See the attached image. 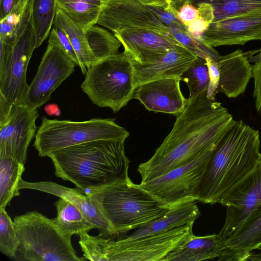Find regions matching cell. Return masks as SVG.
Here are the masks:
<instances>
[{"label": "cell", "instance_id": "7c38bea8", "mask_svg": "<svg viewBox=\"0 0 261 261\" xmlns=\"http://www.w3.org/2000/svg\"><path fill=\"white\" fill-rule=\"evenodd\" d=\"M35 48L31 15L27 25L15 42L6 72L0 79V94L14 105L22 104L28 92L27 70Z\"/></svg>", "mask_w": 261, "mask_h": 261}, {"label": "cell", "instance_id": "ffe728a7", "mask_svg": "<svg viewBox=\"0 0 261 261\" xmlns=\"http://www.w3.org/2000/svg\"><path fill=\"white\" fill-rule=\"evenodd\" d=\"M219 78L217 93L228 98H236L243 93L252 77V66L248 56L241 49L222 56L216 60Z\"/></svg>", "mask_w": 261, "mask_h": 261}, {"label": "cell", "instance_id": "83f0119b", "mask_svg": "<svg viewBox=\"0 0 261 261\" xmlns=\"http://www.w3.org/2000/svg\"><path fill=\"white\" fill-rule=\"evenodd\" d=\"M198 3L210 6L212 22L261 9V0H189L193 6Z\"/></svg>", "mask_w": 261, "mask_h": 261}, {"label": "cell", "instance_id": "4316f807", "mask_svg": "<svg viewBox=\"0 0 261 261\" xmlns=\"http://www.w3.org/2000/svg\"><path fill=\"white\" fill-rule=\"evenodd\" d=\"M31 15L36 48L48 37L54 23L56 0H31Z\"/></svg>", "mask_w": 261, "mask_h": 261}, {"label": "cell", "instance_id": "f1b7e54d", "mask_svg": "<svg viewBox=\"0 0 261 261\" xmlns=\"http://www.w3.org/2000/svg\"><path fill=\"white\" fill-rule=\"evenodd\" d=\"M85 33L97 61L118 54L121 43L113 33L96 24Z\"/></svg>", "mask_w": 261, "mask_h": 261}, {"label": "cell", "instance_id": "f546056e", "mask_svg": "<svg viewBox=\"0 0 261 261\" xmlns=\"http://www.w3.org/2000/svg\"><path fill=\"white\" fill-rule=\"evenodd\" d=\"M57 7L85 32L97 24L101 8L100 6L86 2L57 4Z\"/></svg>", "mask_w": 261, "mask_h": 261}, {"label": "cell", "instance_id": "603a6c76", "mask_svg": "<svg viewBox=\"0 0 261 261\" xmlns=\"http://www.w3.org/2000/svg\"><path fill=\"white\" fill-rule=\"evenodd\" d=\"M200 215V212L196 201L186 203L171 208L163 216L124 238L136 239L166 231L189 222H195Z\"/></svg>", "mask_w": 261, "mask_h": 261}, {"label": "cell", "instance_id": "6da1fadb", "mask_svg": "<svg viewBox=\"0 0 261 261\" xmlns=\"http://www.w3.org/2000/svg\"><path fill=\"white\" fill-rule=\"evenodd\" d=\"M184 111L152 157L140 164L142 182L162 175L216 147L235 120L227 110L202 94L188 98Z\"/></svg>", "mask_w": 261, "mask_h": 261}, {"label": "cell", "instance_id": "7bdbcfd3", "mask_svg": "<svg viewBox=\"0 0 261 261\" xmlns=\"http://www.w3.org/2000/svg\"><path fill=\"white\" fill-rule=\"evenodd\" d=\"M188 4H189V0H171L170 5L178 12L182 6Z\"/></svg>", "mask_w": 261, "mask_h": 261}, {"label": "cell", "instance_id": "277c9868", "mask_svg": "<svg viewBox=\"0 0 261 261\" xmlns=\"http://www.w3.org/2000/svg\"><path fill=\"white\" fill-rule=\"evenodd\" d=\"M194 222L155 234L114 240L85 232L79 244L86 260L93 261H161L193 233Z\"/></svg>", "mask_w": 261, "mask_h": 261}, {"label": "cell", "instance_id": "b9f144b4", "mask_svg": "<svg viewBox=\"0 0 261 261\" xmlns=\"http://www.w3.org/2000/svg\"><path fill=\"white\" fill-rule=\"evenodd\" d=\"M44 110L46 113L50 116H59L61 115V111L58 105L56 103H49L46 105Z\"/></svg>", "mask_w": 261, "mask_h": 261}, {"label": "cell", "instance_id": "836d02e7", "mask_svg": "<svg viewBox=\"0 0 261 261\" xmlns=\"http://www.w3.org/2000/svg\"><path fill=\"white\" fill-rule=\"evenodd\" d=\"M48 43L58 46L80 67V62L66 34L54 25L48 36Z\"/></svg>", "mask_w": 261, "mask_h": 261}, {"label": "cell", "instance_id": "52a82bcc", "mask_svg": "<svg viewBox=\"0 0 261 261\" xmlns=\"http://www.w3.org/2000/svg\"><path fill=\"white\" fill-rule=\"evenodd\" d=\"M14 227L19 241L18 252L29 261H83L71 239L64 236L52 219L33 211L14 217Z\"/></svg>", "mask_w": 261, "mask_h": 261}, {"label": "cell", "instance_id": "bcb514c9", "mask_svg": "<svg viewBox=\"0 0 261 261\" xmlns=\"http://www.w3.org/2000/svg\"><path fill=\"white\" fill-rule=\"evenodd\" d=\"M255 52H258L259 53L258 55V57H261V47L257 50L255 51Z\"/></svg>", "mask_w": 261, "mask_h": 261}, {"label": "cell", "instance_id": "484cf974", "mask_svg": "<svg viewBox=\"0 0 261 261\" xmlns=\"http://www.w3.org/2000/svg\"><path fill=\"white\" fill-rule=\"evenodd\" d=\"M24 171V164L9 156H0V208H5L13 197L19 196Z\"/></svg>", "mask_w": 261, "mask_h": 261}, {"label": "cell", "instance_id": "ab89813d", "mask_svg": "<svg viewBox=\"0 0 261 261\" xmlns=\"http://www.w3.org/2000/svg\"><path fill=\"white\" fill-rule=\"evenodd\" d=\"M14 106L0 94V124L9 117Z\"/></svg>", "mask_w": 261, "mask_h": 261}, {"label": "cell", "instance_id": "f35d334b", "mask_svg": "<svg viewBox=\"0 0 261 261\" xmlns=\"http://www.w3.org/2000/svg\"><path fill=\"white\" fill-rule=\"evenodd\" d=\"M208 26L207 22L202 17L199 16L191 21L187 26V29L191 35L199 40L202 34Z\"/></svg>", "mask_w": 261, "mask_h": 261}, {"label": "cell", "instance_id": "4dcf8cb0", "mask_svg": "<svg viewBox=\"0 0 261 261\" xmlns=\"http://www.w3.org/2000/svg\"><path fill=\"white\" fill-rule=\"evenodd\" d=\"M180 80L185 82L188 87L189 98L202 94H207L210 76L205 60L198 57L182 74Z\"/></svg>", "mask_w": 261, "mask_h": 261}, {"label": "cell", "instance_id": "8fae6325", "mask_svg": "<svg viewBox=\"0 0 261 261\" xmlns=\"http://www.w3.org/2000/svg\"><path fill=\"white\" fill-rule=\"evenodd\" d=\"M226 219L218 234L225 242L261 205V154L253 170L221 200Z\"/></svg>", "mask_w": 261, "mask_h": 261}, {"label": "cell", "instance_id": "f6af8a7d", "mask_svg": "<svg viewBox=\"0 0 261 261\" xmlns=\"http://www.w3.org/2000/svg\"><path fill=\"white\" fill-rule=\"evenodd\" d=\"M257 249L261 251V245L257 248ZM261 260V252L254 253L250 252L245 259V261H260Z\"/></svg>", "mask_w": 261, "mask_h": 261}, {"label": "cell", "instance_id": "7dc6e473", "mask_svg": "<svg viewBox=\"0 0 261 261\" xmlns=\"http://www.w3.org/2000/svg\"><path fill=\"white\" fill-rule=\"evenodd\" d=\"M167 2L170 4L171 0H166Z\"/></svg>", "mask_w": 261, "mask_h": 261}, {"label": "cell", "instance_id": "d6986e66", "mask_svg": "<svg viewBox=\"0 0 261 261\" xmlns=\"http://www.w3.org/2000/svg\"><path fill=\"white\" fill-rule=\"evenodd\" d=\"M196 54L184 46H177L155 61L145 64L134 63L135 86L151 81L169 78L180 79L197 59Z\"/></svg>", "mask_w": 261, "mask_h": 261}, {"label": "cell", "instance_id": "8992f818", "mask_svg": "<svg viewBox=\"0 0 261 261\" xmlns=\"http://www.w3.org/2000/svg\"><path fill=\"white\" fill-rule=\"evenodd\" d=\"M81 87L94 104L117 112L133 99L134 62L124 52L98 60L87 68Z\"/></svg>", "mask_w": 261, "mask_h": 261}, {"label": "cell", "instance_id": "5b68a950", "mask_svg": "<svg viewBox=\"0 0 261 261\" xmlns=\"http://www.w3.org/2000/svg\"><path fill=\"white\" fill-rule=\"evenodd\" d=\"M116 235L138 229L163 216L171 208L135 184L130 178L86 191Z\"/></svg>", "mask_w": 261, "mask_h": 261}, {"label": "cell", "instance_id": "e0dca14e", "mask_svg": "<svg viewBox=\"0 0 261 261\" xmlns=\"http://www.w3.org/2000/svg\"><path fill=\"white\" fill-rule=\"evenodd\" d=\"M180 81L169 78L141 84L136 87L133 98L149 111L177 116L184 111L188 100L181 91Z\"/></svg>", "mask_w": 261, "mask_h": 261}, {"label": "cell", "instance_id": "1f68e13d", "mask_svg": "<svg viewBox=\"0 0 261 261\" xmlns=\"http://www.w3.org/2000/svg\"><path fill=\"white\" fill-rule=\"evenodd\" d=\"M168 29L177 41L198 57L205 59L206 58L212 59L216 56L217 51L213 47L193 38L188 32L187 27L179 20L169 26Z\"/></svg>", "mask_w": 261, "mask_h": 261}, {"label": "cell", "instance_id": "d590c367", "mask_svg": "<svg viewBox=\"0 0 261 261\" xmlns=\"http://www.w3.org/2000/svg\"><path fill=\"white\" fill-rule=\"evenodd\" d=\"M252 77L254 79L253 96L255 107L258 112L261 111V57L252 65Z\"/></svg>", "mask_w": 261, "mask_h": 261}, {"label": "cell", "instance_id": "3957f363", "mask_svg": "<svg viewBox=\"0 0 261 261\" xmlns=\"http://www.w3.org/2000/svg\"><path fill=\"white\" fill-rule=\"evenodd\" d=\"M123 140H98L56 150L48 156L55 174L85 191L129 178Z\"/></svg>", "mask_w": 261, "mask_h": 261}, {"label": "cell", "instance_id": "7402d4cb", "mask_svg": "<svg viewBox=\"0 0 261 261\" xmlns=\"http://www.w3.org/2000/svg\"><path fill=\"white\" fill-rule=\"evenodd\" d=\"M224 241L218 234L196 236L194 234L163 261H200L219 257L225 249Z\"/></svg>", "mask_w": 261, "mask_h": 261}, {"label": "cell", "instance_id": "8d00e7d4", "mask_svg": "<svg viewBox=\"0 0 261 261\" xmlns=\"http://www.w3.org/2000/svg\"><path fill=\"white\" fill-rule=\"evenodd\" d=\"M31 0H0L1 19L7 15L11 11L27 8Z\"/></svg>", "mask_w": 261, "mask_h": 261}, {"label": "cell", "instance_id": "60d3db41", "mask_svg": "<svg viewBox=\"0 0 261 261\" xmlns=\"http://www.w3.org/2000/svg\"><path fill=\"white\" fill-rule=\"evenodd\" d=\"M143 4L155 7L167 8L170 6V4L166 0H138Z\"/></svg>", "mask_w": 261, "mask_h": 261}, {"label": "cell", "instance_id": "2e32d148", "mask_svg": "<svg viewBox=\"0 0 261 261\" xmlns=\"http://www.w3.org/2000/svg\"><path fill=\"white\" fill-rule=\"evenodd\" d=\"M261 40V9L211 22L199 40L216 47Z\"/></svg>", "mask_w": 261, "mask_h": 261}, {"label": "cell", "instance_id": "ee69618b", "mask_svg": "<svg viewBox=\"0 0 261 261\" xmlns=\"http://www.w3.org/2000/svg\"><path fill=\"white\" fill-rule=\"evenodd\" d=\"M57 4H62L68 2H86L101 6L100 0H56Z\"/></svg>", "mask_w": 261, "mask_h": 261}, {"label": "cell", "instance_id": "9a60e30c", "mask_svg": "<svg viewBox=\"0 0 261 261\" xmlns=\"http://www.w3.org/2000/svg\"><path fill=\"white\" fill-rule=\"evenodd\" d=\"M113 34L123 45V52L139 64L153 62L173 47L183 45L169 32L159 29H124Z\"/></svg>", "mask_w": 261, "mask_h": 261}, {"label": "cell", "instance_id": "30bf717a", "mask_svg": "<svg viewBox=\"0 0 261 261\" xmlns=\"http://www.w3.org/2000/svg\"><path fill=\"white\" fill-rule=\"evenodd\" d=\"M76 66L60 48L48 43L22 104L37 109L45 104L54 91L73 72Z\"/></svg>", "mask_w": 261, "mask_h": 261}, {"label": "cell", "instance_id": "9c48e42d", "mask_svg": "<svg viewBox=\"0 0 261 261\" xmlns=\"http://www.w3.org/2000/svg\"><path fill=\"white\" fill-rule=\"evenodd\" d=\"M216 148L207 149L181 166L139 185L170 208L196 201L201 178Z\"/></svg>", "mask_w": 261, "mask_h": 261}, {"label": "cell", "instance_id": "d6a6232c", "mask_svg": "<svg viewBox=\"0 0 261 261\" xmlns=\"http://www.w3.org/2000/svg\"><path fill=\"white\" fill-rule=\"evenodd\" d=\"M19 247V241L13 221L5 208H0V250L8 257L15 258Z\"/></svg>", "mask_w": 261, "mask_h": 261}, {"label": "cell", "instance_id": "d4e9b609", "mask_svg": "<svg viewBox=\"0 0 261 261\" xmlns=\"http://www.w3.org/2000/svg\"><path fill=\"white\" fill-rule=\"evenodd\" d=\"M54 25L67 35L80 62V68L85 74L87 68L97 61L89 46L85 32L58 8Z\"/></svg>", "mask_w": 261, "mask_h": 261}, {"label": "cell", "instance_id": "ba28073f", "mask_svg": "<svg viewBox=\"0 0 261 261\" xmlns=\"http://www.w3.org/2000/svg\"><path fill=\"white\" fill-rule=\"evenodd\" d=\"M129 136L128 132L112 119L75 121L43 117L33 146L39 156L48 157L51 153L69 146L98 140H125Z\"/></svg>", "mask_w": 261, "mask_h": 261}, {"label": "cell", "instance_id": "5bb4252c", "mask_svg": "<svg viewBox=\"0 0 261 261\" xmlns=\"http://www.w3.org/2000/svg\"><path fill=\"white\" fill-rule=\"evenodd\" d=\"M38 116L37 108L23 104L14 106L9 117L0 124V156H9L25 165Z\"/></svg>", "mask_w": 261, "mask_h": 261}, {"label": "cell", "instance_id": "ac0fdd59", "mask_svg": "<svg viewBox=\"0 0 261 261\" xmlns=\"http://www.w3.org/2000/svg\"><path fill=\"white\" fill-rule=\"evenodd\" d=\"M31 189L47 193L65 199L77 206L86 219L99 231L98 236L107 238L116 235L112 225L94 202L86 191L70 188L51 181H20L19 189Z\"/></svg>", "mask_w": 261, "mask_h": 261}, {"label": "cell", "instance_id": "cb8c5ba5", "mask_svg": "<svg viewBox=\"0 0 261 261\" xmlns=\"http://www.w3.org/2000/svg\"><path fill=\"white\" fill-rule=\"evenodd\" d=\"M54 204L57 213L53 221L65 237L71 239L74 234L80 236L95 229L80 209L71 202L60 198Z\"/></svg>", "mask_w": 261, "mask_h": 261}, {"label": "cell", "instance_id": "44dd1931", "mask_svg": "<svg viewBox=\"0 0 261 261\" xmlns=\"http://www.w3.org/2000/svg\"><path fill=\"white\" fill-rule=\"evenodd\" d=\"M220 261H245L261 245V205L225 242Z\"/></svg>", "mask_w": 261, "mask_h": 261}, {"label": "cell", "instance_id": "7a4b0ae2", "mask_svg": "<svg viewBox=\"0 0 261 261\" xmlns=\"http://www.w3.org/2000/svg\"><path fill=\"white\" fill-rule=\"evenodd\" d=\"M259 132L235 121L213 151L201 178L197 201L220 203L254 168L259 152Z\"/></svg>", "mask_w": 261, "mask_h": 261}, {"label": "cell", "instance_id": "74e56055", "mask_svg": "<svg viewBox=\"0 0 261 261\" xmlns=\"http://www.w3.org/2000/svg\"><path fill=\"white\" fill-rule=\"evenodd\" d=\"M178 19L186 27L199 16L198 10L190 4L182 6L177 15Z\"/></svg>", "mask_w": 261, "mask_h": 261}, {"label": "cell", "instance_id": "e575fe53", "mask_svg": "<svg viewBox=\"0 0 261 261\" xmlns=\"http://www.w3.org/2000/svg\"><path fill=\"white\" fill-rule=\"evenodd\" d=\"M205 60L208 67L210 76L207 97L210 100H215L219 78L218 65L216 60L210 58H206Z\"/></svg>", "mask_w": 261, "mask_h": 261}, {"label": "cell", "instance_id": "4fadbf2b", "mask_svg": "<svg viewBox=\"0 0 261 261\" xmlns=\"http://www.w3.org/2000/svg\"><path fill=\"white\" fill-rule=\"evenodd\" d=\"M97 24L113 33L124 29L149 28L168 31L152 10L138 0H100Z\"/></svg>", "mask_w": 261, "mask_h": 261}]
</instances>
